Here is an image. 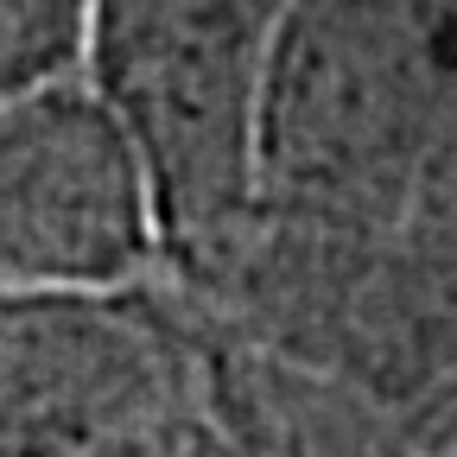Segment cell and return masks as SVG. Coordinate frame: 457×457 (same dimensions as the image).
Returning <instances> with one entry per match:
<instances>
[{
  "instance_id": "7a4b0ae2",
  "label": "cell",
  "mask_w": 457,
  "mask_h": 457,
  "mask_svg": "<svg viewBox=\"0 0 457 457\" xmlns=\"http://www.w3.org/2000/svg\"><path fill=\"white\" fill-rule=\"evenodd\" d=\"M222 330L171 286L0 299V457H197Z\"/></svg>"
},
{
  "instance_id": "277c9868",
  "label": "cell",
  "mask_w": 457,
  "mask_h": 457,
  "mask_svg": "<svg viewBox=\"0 0 457 457\" xmlns=\"http://www.w3.org/2000/svg\"><path fill=\"white\" fill-rule=\"evenodd\" d=\"M89 0H0V102L83 77Z\"/></svg>"
},
{
  "instance_id": "6da1fadb",
  "label": "cell",
  "mask_w": 457,
  "mask_h": 457,
  "mask_svg": "<svg viewBox=\"0 0 457 457\" xmlns=\"http://www.w3.org/2000/svg\"><path fill=\"white\" fill-rule=\"evenodd\" d=\"M286 7L293 0H89L83 77L146 171L165 279H197L248 222Z\"/></svg>"
},
{
  "instance_id": "5b68a950",
  "label": "cell",
  "mask_w": 457,
  "mask_h": 457,
  "mask_svg": "<svg viewBox=\"0 0 457 457\" xmlns=\"http://www.w3.org/2000/svg\"><path fill=\"white\" fill-rule=\"evenodd\" d=\"M413 432H420V451H432V457H457V375L438 381V387L420 400Z\"/></svg>"
},
{
  "instance_id": "3957f363",
  "label": "cell",
  "mask_w": 457,
  "mask_h": 457,
  "mask_svg": "<svg viewBox=\"0 0 457 457\" xmlns=\"http://www.w3.org/2000/svg\"><path fill=\"white\" fill-rule=\"evenodd\" d=\"M159 273L146 171L89 77L0 102V299L108 293Z\"/></svg>"
}]
</instances>
